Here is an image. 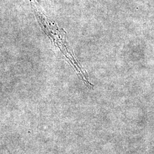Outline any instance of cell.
<instances>
[{"instance_id":"obj_1","label":"cell","mask_w":154,"mask_h":154,"mask_svg":"<svg viewBox=\"0 0 154 154\" xmlns=\"http://www.w3.org/2000/svg\"><path fill=\"white\" fill-rule=\"evenodd\" d=\"M36 1H37V0H31V1H32V3H34V2H35Z\"/></svg>"}]
</instances>
